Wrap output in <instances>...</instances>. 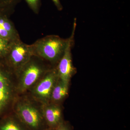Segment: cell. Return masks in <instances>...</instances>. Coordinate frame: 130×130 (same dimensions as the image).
<instances>
[{"label": "cell", "instance_id": "obj_1", "mask_svg": "<svg viewBox=\"0 0 130 130\" xmlns=\"http://www.w3.org/2000/svg\"><path fill=\"white\" fill-rule=\"evenodd\" d=\"M42 105L28 93L19 95L12 111L29 130H43L47 127L43 114Z\"/></svg>", "mask_w": 130, "mask_h": 130}, {"label": "cell", "instance_id": "obj_2", "mask_svg": "<svg viewBox=\"0 0 130 130\" xmlns=\"http://www.w3.org/2000/svg\"><path fill=\"white\" fill-rule=\"evenodd\" d=\"M19 94L16 73L0 59V118L12 112Z\"/></svg>", "mask_w": 130, "mask_h": 130}, {"label": "cell", "instance_id": "obj_3", "mask_svg": "<svg viewBox=\"0 0 130 130\" xmlns=\"http://www.w3.org/2000/svg\"><path fill=\"white\" fill-rule=\"evenodd\" d=\"M53 67L40 57L35 55L31 56L16 73L19 95L27 93Z\"/></svg>", "mask_w": 130, "mask_h": 130}, {"label": "cell", "instance_id": "obj_4", "mask_svg": "<svg viewBox=\"0 0 130 130\" xmlns=\"http://www.w3.org/2000/svg\"><path fill=\"white\" fill-rule=\"evenodd\" d=\"M68 40L55 35L40 38L31 44L34 55L52 67L56 66L64 53Z\"/></svg>", "mask_w": 130, "mask_h": 130}, {"label": "cell", "instance_id": "obj_5", "mask_svg": "<svg viewBox=\"0 0 130 130\" xmlns=\"http://www.w3.org/2000/svg\"><path fill=\"white\" fill-rule=\"evenodd\" d=\"M58 78L56 66L52 68L26 93L42 105L49 103Z\"/></svg>", "mask_w": 130, "mask_h": 130}, {"label": "cell", "instance_id": "obj_6", "mask_svg": "<svg viewBox=\"0 0 130 130\" xmlns=\"http://www.w3.org/2000/svg\"><path fill=\"white\" fill-rule=\"evenodd\" d=\"M33 55L31 44H26L20 39L12 43L9 51L4 59L16 73Z\"/></svg>", "mask_w": 130, "mask_h": 130}, {"label": "cell", "instance_id": "obj_7", "mask_svg": "<svg viewBox=\"0 0 130 130\" xmlns=\"http://www.w3.org/2000/svg\"><path fill=\"white\" fill-rule=\"evenodd\" d=\"M76 20L74 19L71 35L68 38L67 46L62 58L56 66L58 77L63 83L69 85L71 78L75 72L73 65L71 50L74 43V36L76 26Z\"/></svg>", "mask_w": 130, "mask_h": 130}, {"label": "cell", "instance_id": "obj_8", "mask_svg": "<svg viewBox=\"0 0 130 130\" xmlns=\"http://www.w3.org/2000/svg\"><path fill=\"white\" fill-rule=\"evenodd\" d=\"M43 114L47 126L55 129L64 121L62 111L59 104L49 102L42 105Z\"/></svg>", "mask_w": 130, "mask_h": 130}, {"label": "cell", "instance_id": "obj_9", "mask_svg": "<svg viewBox=\"0 0 130 130\" xmlns=\"http://www.w3.org/2000/svg\"><path fill=\"white\" fill-rule=\"evenodd\" d=\"M0 37L10 42L20 40L14 24L5 15L0 14Z\"/></svg>", "mask_w": 130, "mask_h": 130}, {"label": "cell", "instance_id": "obj_10", "mask_svg": "<svg viewBox=\"0 0 130 130\" xmlns=\"http://www.w3.org/2000/svg\"><path fill=\"white\" fill-rule=\"evenodd\" d=\"M0 130H29L12 111L0 120Z\"/></svg>", "mask_w": 130, "mask_h": 130}, {"label": "cell", "instance_id": "obj_11", "mask_svg": "<svg viewBox=\"0 0 130 130\" xmlns=\"http://www.w3.org/2000/svg\"><path fill=\"white\" fill-rule=\"evenodd\" d=\"M68 86L58 78L52 91L50 102L59 105L68 94Z\"/></svg>", "mask_w": 130, "mask_h": 130}, {"label": "cell", "instance_id": "obj_12", "mask_svg": "<svg viewBox=\"0 0 130 130\" xmlns=\"http://www.w3.org/2000/svg\"><path fill=\"white\" fill-rule=\"evenodd\" d=\"M21 0H0V14L9 17L14 13Z\"/></svg>", "mask_w": 130, "mask_h": 130}, {"label": "cell", "instance_id": "obj_13", "mask_svg": "<svg viewBox=\"0 0 130 130\" xmlns=\"http://www.w3.org/2000/svg\"><path fill=\"white\" fill-rule=\"evenodd\" d=\"M12 42L0 37V59H5Z\"/></svg>", "mask_w": 130, "mask_h": 130}, {"label": "cell", "instance_id": "obj_14", "mask_svg": "<svg viewBox=\"0 0 130 130\" xmlns=\"http://www.w3.org/2000/svg\"><path fill=\"white\" fill-rule=\"evenodd\" d=\"M29 7L36 14H38L41 6V0H25Z\"/></svg>", "mask_w": 130, "mask_h": 130}, {"label": "cell", "instance_id": "obj_15", "mask_svg": "<svg viewBox=\"0 0 130 130\" xmlns=\"http://www.w3.org/2000/svg\"><path fill=\"white\" fill-rule=\"evenodd\" d=\"M55 130H71L69 124L67 122L63 121L57 127Z\"/></svg>", "mask_w": 130, "mask_h": 130}, {"label": "cell", "instance_id": "obj_16", "mask_svg": "<svg viewBox=\"0 0 130 130\" xmlns=\"http://www.w3.org/2000/svg\"><path fill=\"white\" fill-rule=\"evenodd\" d=\"M52 1L58 11H61L63 10V6L60 0H52Z\"/></svg>", "mask_w": 130, "mask_h": 130}, {"label": "cell", "instance_id": "obj_17", "mask_svg": "<svg viewBox=\"0 0 130 130\" xmlns=\"http://www.w3.org/2000/svg\"><path fill=\"white\" fill-rule=\"evenodd\" d=\"M43 130H55V129H52V128H48V127H47V128H46V129H44Z\"/></svg>", "mask_w": 130, "mask_h": 130}]
</instances>
